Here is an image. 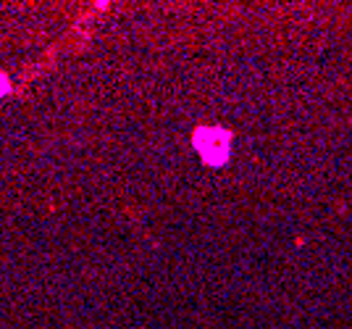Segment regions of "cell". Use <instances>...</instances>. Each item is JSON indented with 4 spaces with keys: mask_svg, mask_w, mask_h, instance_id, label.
I'll use <instances>...</instances> for the list:
<instances>
[{
    "mask_svg": "<svg viewBox=\"0 0 352 329\" xmlns=\"http://www.w3.org/2000/svg\"><path fill=\"white\" fill-rule=\"evenodd\" d=\"M195 148L200 153V158L208 166H223L229 161V150H232V135L219 127H200L195 129L192 137Z\"/></svg>",
    "mask_w": 352,
    "mask_h": 329,
    "instance_id": "6da1fadb",
    "label": "cell"
},
{
    "mask_svg": "<svg viewBox=\"0 0 352 329\" xmlns=\"http://www.w3.org/2000/svg\"><path fill=\"white\" fill-rule=\"evenodd\" d=\"M8 90H11V82H8V76L0 72V98L8 95Z\"/></svg>",
    "mask_w": 352,
    "mask_h": 329,
    "instance_id": "7a4b0ae2",
    "label": "cell"
}]
</instances>
